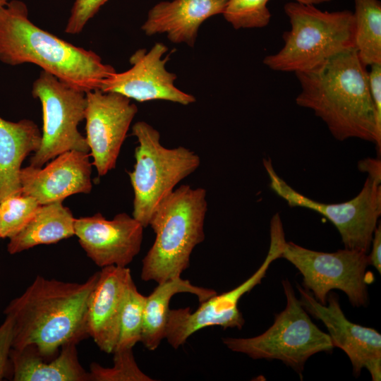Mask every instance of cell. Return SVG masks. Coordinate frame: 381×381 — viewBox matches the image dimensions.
I'll return each instance as SVG.
<instances>
[{"mask_svg":"<svg viewBox=\"0 0 381 381\" xmlns=\"http://www.w3.org/2000/svg\"><path fill=\"white\" fill-rule=\"evenodd\" d=\"M301 85L296 104L313 111L337 140L374 143L379 157L378 128L368 72L354 47L344 49L309 71L295 73Z\"/></svg>","mask_w":381,"mask_h":381,"instance_id":"1","label":"cell"},{"mask_svg":"<svg viewBox=\"0 0 381 381\" xmlns=\"http://www.w3.org/2000/svg\"><path fill=\"white\" fill-rule=\"evenodd\" d=\"M98 277L78 283L37 276L4 310L13 323L12 348L31 347L51 359L63 346L86 338L87 307Z\"/></svg>","mask_w":381,"mask_h":381,"instance_id":"2","label":"cell"},{"mask_svg":"<svg viewBox=\"0 0 381 381\" xmlns=\"http://www.w3.org/2000/svg\"><path fill=\"white\" fill-rule=\"evenodd\" d=\"M0 61L9 66L32 64L68 85L87 92L100 90L116 72L95 52L75 46L39 28L22 1L0 9Z\"/></svg>","mask_w":381,"mask_h":381,"instance_id":"3","label":"cell"},{"mask_svg":"<svg viewBox=\"0 0 381 381\" xmlns=\"http://www.w3.org/2000/svg\"><path fill=\"white\" fill-rule=\"evenodd\" d=\"M207 191L182 185L157 205L149 226L155 241L143 260L141 279L158 283L181 277L195 247L205 239Z\"/></svg>","mask_w":381,"mask_h":381,"instance_id":"4","label":"cell"},{"mask_svg":"<svg viewBox=\"0 0 381 381\" xmlns=\"http://www.w3.org/2000/svg\"><path fill=\"white\" fill-rule=\"evenodd\" d=\"M284 11L291 30L283 35L284 45L265 57L273 71L301 72L313 69L339 52L354 47L353 12L322 11L314 5L287 3Z\"/></svg>","mask_w":381,"mask_h":381,"instance_id":"5","label":"cell"},{"mask_svg":"<svg viewBox=\"0 0 381 381\" xmlns=\"http://www.w3.org/2000/svg\"><path fill=\"white\" fill-rule=\"evenodd\" d=\"M132 134L138 143L133 170L128 172L134 193L132 216L147 227L157 205L198 169L200 158L183 146L165 147L159 132L145 121L136 122Z\"/></svg>","mask_w":381,"mask_h":381,"instance_id":"6","label":"cell"},{"mask_svg":"<svg viewBox=\"0 0 381 381\" xmlns=\"http://www.w3.org/2000/svg\"><path fill=\"white\" fill-rule=\"evenodd\" d=\"M262 162L271 189L290 207L321 214L336 226L344 248L368 253L381 214V163L378 158H368L358 163L359 169L368 173L361 190L353 199L336 204L320 202L302 195L276 173L270 159L264 158Z\"/></svg>","mask_w":381,"mask_h":381,"instance_id":"7","label":"cell"},{"mask_svg":"<svg viewBox=\"0 0 381 381\" xmlns=\"http://www.w3.org/2000/svg\"><path fill=\"white\" fill-rule=\"evenodd\" d=\"M286 298L285 309L275 316L273 325L262 334L250 338H223L230 350L253 359H277L301 374L313 355L334 349L328 334L310 320L288 279L282 281Z\"/></svg>","mask_w":381,"mask_h":381,"instance_id":"8","label":"cell"},{"mask_svg":"<svg viewBox=\"0 0 381 381\" xmlns=\"http://www.w3.org/2000/svg\"><path fill=\"white\" fill-rule=\"evenodd\" d=\"M32 95L40 100L43 127L40 148L30 158V166L42 167L56 156L71 150L88 152L85 137L78 131L85 119V92L42 71L32 86Z\"/></svg>","mask_w":381,"mask_h":381,"instance_id":"9","label":"cell"},{"mask_svg":"<svg viewBox=\"0 0 381 381\" xmlns=\"http://www.w3.org/2000/svg\"><path fill=\"white\" fill-rule=\"evenodd\" d=\"M280 258L298 270L303 286L321 304H326L330 290L339 289L353 306L367 305L368 284L373 277L366 273L368 253L346 248L334 253L319 252L285 241Z\"/></svg>","mask_w":381,"mask_h":381,"instance_id":"10","label":"cell"},{"mask_svg":"<svg viewBox=\"0 0 381 381\" xmlns=\"http://www.w3.org/2000/svg\"><path fill=\"white\" fill-rule=\"evenodd\" d=\"M284 233L279 228L270 229V246L260 267L247 280L227 292L214 294L200 303L192 312L190 308L169 309L165 338L174 349L183 345L188 338L205 327L220 326L224 329H241L245 320L238 308L240 298L260 284L271 263L279 258L285 241Z\"/></svg>","mask_w":381,"mask_h":381,"instance_id":"11","label":"cell"},{"mask_svg":"<svg viewBox=\"0 0 381 381\" xmlns=\"http://www.w3.org/2000/svg\"><path fill=\"white\" fill-rule=\"evenodd\" d=\"M86 141L99 176L114 169L138 107L119 93L94 90L85 92Z\"/></svg>","mask_w":381,"mask_h":381,"instance_id":"12","label":"cell"},{"mask_svg":"<svg viewBox=\"0 0 381 381\" xmlns=\"http://www.w3.org/2000/svg\"><path fill=\"white\" fill-rule=\"evenodd\" d=\"M167 47L157 42L149 50L139 49L130 57L131 67L123 72H115L103 82V92L119 93L138 102L166 100L183 105L195 102L192 95L174 85L176 75L165 67L169 54L163 57Z\"/></svg>","mask_w":381,"mask_h":381,"instance_id":"13","label":"cell"},{"mask_svg":"<svg viewBox=\"0 0 381 381\" xmlns=\"http://www.w3.org/2000/svg\"><path fill=\"white\" fill-rule=\"evenodd\" d=\"M300 301L308 313L320 320L327 327L333 346L348 356L355 375L363 368L370 373L373 381L381 380V334L375 329L349 321L344 315L338 300L330 294L325 305L319 303L308 291L297 285Z\"/></svg>","mask_w":381,"mask_h":381,"instance_id":"14","label":"cell"},{"mask_svg":"<svg viewBox=\"0 0 381 381\" xmlns=\"http://www.w3.org/2000/svg\"><path fill=\"white\" fill-rule=\"evenodd\" d=\"M145 227L133 216L119 213L107 219L99 212L75 219V235L99 267H127L139 253Z\"/></svg>","mask_w":381,"mask_h":381,"instance_id":"15","label":"cell"},{"mask_svg":"<svg viewBox=\"0 0 381 381\" xmlns=\"http://www.w3.org/2000/svg\"><path fill=\"white\" fill-rule=\"evenodd\" d=\"M87 152H64L44 167L22 168L20 182L22 194L34 198L40 205L62 202L76 193L92 189V163Z\"/></svg>","mask_w":381,"mask_h":381,"instance_id":"16","label":"cell"},{"mask_svg":"<svg viewBox=\"0 0 381 381\" xmlns=\"http://www.w3.org/2000/svg\"><path fill=\"white\" fill-rule=\"evenodd\" d=\"M131 280L127 267H102L90 296L86 313L87 334L105 353H113L116 348L121 311Z\"/></svg>","mask_w":381,"mask_h":381,"instance_id":"17","label":"cell"},{"mask_svg":"<svg viewBox=\"0 0 381 381\" xmlns=\"http://www.w3.org/2000/svg\"><path fill=\"white\" fill-rule=\"evenodd\" d=\"M229 0H173L156 4L141 27L148 36L165 33L173 43L193 47L201 24L222 14Z\"/></svg>","mask_w":381,"mask_h":381,"instance_id":"18","label":"cell"},{"mask_svg":"<svg viewBox=\"0 0 381 381\" xmlns=\"http://www.w3.org/2000/svg\"><path fill=\"white\" fill-rule=\"evenodd\" d=\"M42 133L29 119L12 122L0 116V202L22 194L21 165L25 157L40 147Z\"/></svg>","mask_w":381,"mask_h":381,"instance_id":"19","label":"cell"},{"mask_svg":"<svg viewBox=\"0 0 381 381\" xmlns=\"http://www.w3.org/2000/svg\"><path fill=\"white\" fill-rule=\"evenodd\" d=\"M75 343L63 346L57 356L44 358L31 347L11 349V378L14 381H90L80 365Z\"/></svg>","mask_w":381,"mask_h":381,"instance_id":"20","label":"cell"},{"mask_svg":"<svg viewBox=\"0 0 381 381\" xmlns=\"http://www.w3.org/2000/svg\"><path fill=\"white\" fill-rule=\"evenodd\" d=\"M74 222L71 211L62 202L40 205L26 225L9 238L7 250L16 254L71 237L75 235Z\"/></svg>","mask_w":381,"mask_h":381,"instance_id":"21","label":"cell"},{"mask_svg":"<svg viewBox=\"0 0 381 381\" xmlns=\"http://www.w3.org/2000/svg\"><path fill=\"white\" fill-rule=\"evenodd\" d=\"M189 293L195 295L201 303L216 294L213 289L195 286L181 277L158 283L153 291L146 296L141 342L150 351H154L165 338L169 311V302L175 294Z\"/></svg>","mask_w":381,"mask_h":381,"instance_id":"22","label":"cell"},{"mask_svg":"<svg viewBox=\"0 0 381 381\" xmlns=\"http://www.w3.org/2000/svg\"><path fill=\"white\" fill-rule=\"evenodd\" d=\"M354 48L363 64H381V3L353 0Z\"/></svg>","mask_w":381,"mask_h":381,"instance_id":"23","label":"cell"},{"mask_svg":"<svg viewBox=\"0 0 381 381\" xmlns=\"http://www.w3.org/2000/svg\"><path fill=\"white\" fill-rule=\"evenodd\" d=\"M145 298L146 296L138 291L133 280H131L123 302L119 336L114 351L133 349L141 341Z\"/></svg>","mask_w":381,"mask_h":381,"instance_id":"24","label":"cell"},{"mask_svg":"<svg viewBox=\"0 0 381 381\" xmlns=\"http://www.w3.org/2000/svg\"><path fill=\"white\" fill-rule=\"evenodd\" d=\"M40 205L32 197L11 195L0 202L1 238H10L30 220Z\"/></svg>","mask_w":381,"mask_h":381,"instance_id":"25","label":"cell"},{"mask_svg":"<svg viewBox=\"0 0 381 381\" xmlns=\"http://www.w3.org/2000/svg\"><path fill=\"white\" fill-rule=\"evenodd\" d=\"M114 365L106 368L97 363L90 367V381H152L138 367L133 349H119L114 352Z\"/></svg>","mask_w":381,"mask_h":381,"instance_id":"26","label":"cell"},{"mask_svg":"<svg viewBox=\"0 0 381 381\" xmlns=\"http://www.w3.org/2000/svg\"><path fill=\"white\" fill-rule=\"evenodd\" d=\"M270 0H229L222 13L235 29L267 26L271 13L267 6Z\"/></svg>","mask_w":381,"mask_h":381,"instance_id":"27","label":"cell"},{"mask_svg":"<svg viewBox=\"0 0 381 381\" xmlns=\"http://www.w3.org/2000/svg\"><path fill=\"white\" fill-rule=\"evenodd\" d=\"M108 0H75L68 19L65 32L75 35L81 32Z\"/></svg>","mask_w":381,"mask_h":381,"instance_id":"28","label":"cell"},{"mask_svg":"<svg viewBox=\"0 0 381 381\" xmlns=\"http://www.w3.org/2000/svg\"><path fill=\"white\" fill-rule=\"evenodd\" d=\"M13 339V323L11 318L6 316L0 325V381L11 377L10 352Z\"/></svg>","mask_w":381,"mask_h":381,"instance_id":"29","label":"cell"},{"mask_svg":"<svg viewBox=\"0 0 381 381\" xmlns=\"http://www.w3.org/2000/svg\"><path fill=\"white\" fill-rule=\"evenodd\" d=\"M368 72L370 96L375 107L377 123L381 130V64H374Z\"/></svg>","mask_w":381,"mask_h":381,"instance_id":"30","label":"cell"},{"mask_svg":"<svg viewBox=\"0 0 381 381\" xmlns=\"http://www.w3.org/2000/svg\"><path fill=\"white\" fill-rule=\"evenodd\" d=\"M371 243L372 251L368 255L369 265H373L380 274L381 273V225H377Z\"/></svg>","mask_w":381,"mask_h":381,"instance_id":"31","label":"cell"},{"mask_svg":"<svg viewBox=\"0 0 381 381\" xmlns=\"http://www.w3.org/2000/svg\"><path fill=\"white\" fill-rule=\"evenodd\" d=\"M332 0H295V1L306 5H317L325 2H329Z\"/></svg>","mask_w":381,"mask_h":381,"instance_id":"32","label":"cell"},{"mask_svg":"<svg viewBox=\"0 0 381 381\" xmlns=\"http://www.w3.org/2000/svg\"><path fill=\"white\" fill-rule=\"evenodd\" d=\"M8 2V0H0V9L3 8Z\"/></svg>","mask_w":381,"mask_h":381,"instance_id":"33","label":"cell"},{"mask_svg":"<svg viewBox=\"0 0 381 381\" xmlns=\"http://www.w3.org/2000/svg\"><path fill=\"white\" fill-rule=\"evenodd\" d=\"M0 238H1V233H0Z\"/></svg>","mask_w":381,"mask_h":381,"instance_id":"34","label":"cell"}]
</instances>
